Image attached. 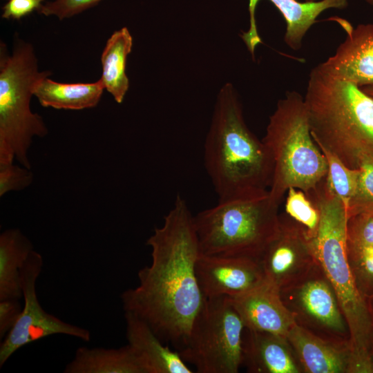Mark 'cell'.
Returning <instances> with one entry per match:
<instances>
[{"mask_svg":"<svg viewBox=\"0 0 373 373\" xmlns=\"http://www.w3.org/2000/svg\"><path fill=\"white\" fill-rule=\"evenodd\" d=\"M306 195L320 213L313 243L318 262L334 290L348 326L351 371L367 370L371 366L368 347L373 324L348 258L345 207L328 189L325 179Z\"/></svg>","mask_w":373,"mask_h":373,"instance_id":"cell-4","label":"cell"},{"mask_svg":"<svg viewBox=\"0 0 373 373\" xmlns=\"http://www.w3.org/2000/svg\"><path fill=\"white\" fill-rule=\"evenodd\" d=\"M280 294L298 325L350 349L347 324L334 290L319 264L304 280Z\"/></svg>","mask_w":373,"mask_h":373,"instance_id":"cell-9","label":"cell"},{"mask_svg":"<svg viewBox=\"0 0 373 373\" xmlns=\"http://www.w3.org/2000/svg\"><path fill=\"white\" fill-rule=\"evenodd\" d=\"M132 48L133 37L129 30L123 27L111 35L101 55L102 73L100 80L104 89L118 104L123 102L129 88L126 66Z\"/></svg>","mask_w":373,"mask_h":373,"instance_id":"cell-22","label":"cell"},{"mask_svg":"<svg viewBox=\"0 0 373 373\" xmlns=\"http://www.w3.org/2000/svg\"><path fill=\"white\" fill-rule=\"evenodd\" d=\"M259 262L265 278L280 291L304 280L319 264L307 230L287 213L280 214V229Z\"/></svg>","mask_w":373,"mask_h":373,"instance_id":"cell-11","label":"cell"},{"mask_svg":"<svg viewBox=\"0 0 373 373\" xmlns=\"http://www.w3.org/2000/svg\"><path fill=\"white\" fill-rule=\"evenodd\" d=\"M242 365L255 373L303 372L287 338L246 328L243 334Z\"/></svg>","mask_w":373,"mask_h":373,"instance_id":"cell-16","label":"cell"},{"mask_svg":"<svg viewBox=\"0 0 373 373\" xmlns=\"http://www.w3.org/2000/svg\"><path fill=\"white\" fill-rule=\"evenodd\" d=\"M64 373H146L137 353L128 345L119 348L79 347Z\"/></svg>","mask_w":373,"mask_h":373,"instance_id":"cell-19","label":"cell"},{"mask_svg":"<svg viewBox=\"0 0 373 373\" xmlns=\"http://www.w3.org/2000/svg\"><path fill=\"white\" fill-rule=\"evenodd\" d=\"M361 88L367 95L373 97V84L364 86L361 87Z\"/></svg>","mask_w":373,"mask_h":373,"instance_id":"cell-32","label":"cell"},{"mask_svg":"<svg viewBox=\"0 0 373 373\" xmlns=\"http://www.w3.org/2000/svg\"><path fill=\"white\" fill-rule=\"evenodd\" d=\"M104 90L100 79L90 83H61L50 79L48 76L37 83L34 96L44 107L82 110L96 106Z\"/></svg>","mask_w":373,"mask_h":373,"instance_id":"cell-21","label":"cell"},{"mask_svg":"<svg viewBox=\"0 0 373 373\" xmlns=\"http://www.w3.org/2000/svg\"><path fill=\"white\" fill-rule=\"evenodd\" d=\"M128 344L142 361L146 373H193L180 353L164 345L151 327L136 315L124 312Z\"/></svg>","mask_w":373,"mask_h":373,"instance_id":"cell-18","label":"cell"},{"mask_svg":"<svg viewBox=\"0 0 373 373\" xmlns=\"http://www.w3.org/2000/svg\"><path fill=\"white\" fill-rule=\"evenodd\" d=\"M259 1L249 0V27L247 31L242 32L241 35L252 57H254L256 47L262 42L255 19V10ZM269 1L283 16L286 22L284 40L294 50L301 48L306 33L321 12L329 8L343 9L348 4V0H321L313 2H300L298 0Z\"/></svg>","mask_w":373,"mask_h":373,"instance_id":"cell-15","label":"cell"},{"mask_svg":"<svg viewBox=\"0 0 373 373\" xmlns=\"http://www.w3.org/2000/svg\"><path fill=\"white\" fill-rule=\"evenodd\" d=\"M196 275L205 298L242 295L260 284L265 274L258 260L200 254Z\"/></svg>","mask_w":373,"mask_h":373,"instance_id":"cell-12","label":"cell"},{"mask_svg":"<svg viewBox=\"0 0 373 373\" xmlns=\"http://www.w3.org/2000/svg\"><path fill=\"white\" fill-rule=\"evenodd\" d=\"M346 235L347 247H373V211L347 216Z\"/></svg>","mask_w":373,"mask_h":373,"instance_id":"cell-26","label":"cell"},{"mask_svg":"<svg viewBox=\"0 0 373 373\" xmlns=\"http://www.w3.org/2000/svg\"><path fill=\"white\" fill-rule=\"evenodd\" d=\"M287 339L303 372H350L348 347L325 340L297 324L289 331Z\"/></svg>","mask_w":373,"mask_h":373,"instance_id":"cell-17","label":"cell"},{"mask_svg":"<svg viewBox=\"0 0 373 373\" xmlns=\"http://www.w3.org/2000/svg\"><path fill=\"white\" fill-rule=\"evenodd\" d=\"M245 323L227 296L205 298L179 352L199 373H237L242 364Z\"/></svg>","mask_w":373,"mask_h":373,"instance_id":"cell-8","label":"cell"},{"mask_svg":"<svg viewBox=\"0 0 373 373\" xmlns=\"http://www.w3.org/2000/svg\"><path fill=\"white\" fill-rule=\"evenodd\" d=\"M358 169L356 191L347 209V216L361 211H373V157L362 158Z\"/></svg>","mask_w":373,"mask_h":373,"instance_id":"cell-25","label":"cell"},{"mask_svg":"<svg viewBox=\"0 0 373 373\" xmlns=\"http://www.w3.org/2000/svg\"><path fill=\"white\" fill-rule=\"evenodd\" d=\"M316 144L327 163L328 170L325 178L326 185L343 202L347 211L356 191L359 170L348 167L332 152L321 144Z\"/></svg>","mask_w":373,"mask_h":373,"instance_id":"cell-23","label":"cell"},{"mask_svg":"<svg viewBox=\"0 0 373 373\" xmlns=\"http://www.w3.org/2000/svg\"><path fill=\"white\" fill-rule=\"evenodd\" d=\"M30 169L13 163L0 164V196L12 191H20L29 186L33 181Z\"/></svg>","mask_w":373,"mask_h":373,"instance_id":"cell-27","label":"cell"},{"mask_svg":"<svg viewBox=\"0 0 373 373\" xmlns=\"http://www.w3.org/2000/svg\"><path fill=\"white\" fill-rule=\"evenodd\" d=\"M23 308L17 299L0 300V338L3 339L17 323Z\"/></svg>","mask_w":373,"mask_h":373,"instance_id":"cell-30","label":"cell"},{"mask_svg":"<svg viewBox=\"0 0 373 373\" xmlns=\"http://www.w3.org/2000/svg\"><path fill=\"white\" fill-rule=\"evenodd\" d=\"M347 36L335 53L320 66L332 75L359 87L373 84V23L356 28L336 18Z\"/></svg>","mask_w":373,"mask_h":373,"instance_id":"cell-14","label":"cell"},{"mask_svg":"<svg viewBox=\"0 0 373 373\" xmlns=\"http://www.w3.org/2000/svg\"><path fill=\"white\" fill-rule=\"evenodd\" d=\"M230 298L246 329L287 338L296 324L278 288L266 279L249 291Z\"/></svg>","mask_w":373,"mask_h":373,"instance_id":"cell-13","label":"cell"},{"mask_svg":"<svg viewBox=\"0 0 373 373\" xmlns=\"http://www.w3.org/2000/svg\"><path fill=\"white\" fill-rule=\"evenodd\" d=\"M102 0H54L43 3L37 10L44 16H55L59 19L72 17L97 5Z\"/></svg>","mask_w":373,"mask_h":373,"instance_id":"cell-28","label":"cell"},{"mask_svg":"<svg viewBox=\"0 0 373 373\" xmlns=\"http://www.w3.org/2000/svg\"><path fill=\"white\" fill-rule=\"evenodd\" d=\"M285 209V213L302 225L309 236L314 238L318 231L320 213L306 194L300 189H288Z\"/></svg>","mask_w":373,"mask_h":373,"instance_id":"cell-24","label":"cell"},{"mask_svg":"<svg viewBox=\"0 0 373 373\" xmlns=\"http://www.w3.org/2000/svg\"><path fill=\"white\" fill-rule=\"evenodd\" d=\"M31 241L19 229L0 235V300L23 297L21 269L32 252Z\"/></svg>","mask_w":373,"mask_h":373,"instance_id":"cell-20","label":"cell"},{"mask_svg":"<svg viewBox=\"0 0 373 373\" xmlns=\"http://www.w3.org/2000/svg\"><path fill=\"white\" fill-rule=\"evenodd\" d=\"M370 5L373 6V0H365Z\"/></svg>","mask_w":373,"mask_h":373,"instance_id":"cell-33","label":"cell"},{"mask_svg":"<svg viewBox=\"0 0 373 373\" xmlns=\"http://www.w3.org/2000/svg\"><path fill=\"white\" fill-rule=\"evenodd\" d=\"M204 163L218 200L267 189L272 164L262 140L247 126L239 94L230 82L219 90L204 144Z\"/></svg>","mask_w":373,"mask_h":373,"instance_id":"cell-2","label":"cell"},{"mask_svg":"<svg viewBox=\"0 0 373 373\" xmlns=\"http://www.w3.org/2000/svg\"><path fill=\"white\" fill-rule=\"evenodd\" d=\"M314 142L348 167L373 157V97L320 64L310 72L304 97Z\"/></svg>","mask_w":373,"mask_h":373,"instance_id":"cell-3","label":"cell"},{"mask_svg":"<svg viewBox=\"0 0 373 373\" xmlns=\"http://www.w3.org/2000/svg\"><path fill=\"white\" fill-rule=\"evenodd\" d=\"M43 265L42 256L33 250L21 267L24 306L15 326L1 343V367L22 347L51 335H68L85 342L90 340L88 329L63 321L41 307L37 297L36 284Z\"/></svg>","mask_w":373,"mask_h":373,"instance_id":"cell-10","label":"cell"},{"mask_svg":"<svg viewBox=\"0 0 373 373\" xmlns=\"http://www.w3.org/2000/svg\"><path fill=\"white\" fill-rule=\"evenodd\" d=\"M278 207L268 189L218 200L193 217L201 254L259 260L279 232Z\"/></svg>","mask_w":373,"mask_h":373,"instance_id":"cell-5","label":"cell"},{"mask_svg":"<svg viewBox=\"0 0 373 373\" xmlns=\"http://www.w3.org/2000/svg\"><path fill=\"white\" fill-rule=\"evenodd\" d=\"M50 75L39 71L32 44L15 36L12 51L0 44V164L30 169L28 151L35 137L48 134L43 118L32 111L30 100L37 83Z\"/></svg>","mask_w":373,"mask_h":373,"instance_id":"cell-7","label":"cell"},{"mask_svg":"<svg viewBox=\"0 0 373 373\" xmlns=\"http://www.w3.org/2000/svg\"><path fill=\"white\" fill-rule=\"evenodd\" d=\"M44 0H8L3 6L2 18L19 19L38 10L43 4Z\"/></svg>","mask_w":373,"mask_h":373,"instance_id":"cell-31","label":"cell"},{"mask_svg":"<svg viewBox=\"0 0 373 373\" xmlns=\"http://www.w3.org/2000/svg\"><path fill=\"white\" fill-rule=\"evenodd\" d=\"M272 164L269 193L280 205L290 187L305 194L327 175V160L310 131L304 97L287 91L269 117L262 140Z\"/></svg>","mask_w":373,"mask_h":373,"instance_id":"cell-6","label":"cell"},{"mask_svg":"<svg viewBox=\"0 0 373 373\" xmlns=\"http://www.w3.org/2000/svg\"><path fill=\"white\" fill-rule=\"evenodd\" d=\"M193 217L178 195L163 224L146 240L151 263L138 271V285L120 296L124 312L136 315L162 341L180 349L205 300L196 275L201 252Z\"/></svg>","mask_w":373,"mask_h":373,"instance_id":"cell-1","label":"cell"},{"mask_svg":"<svg viewBox=\"0 0 373 373\" xmlns=\"http://www.w3.org/2000/svg\"><path fill=\"white\" fill-rule=\"evenodd\" d=\"M347 255L352 271L360 269L361 273L373 278V247H347Z\"/></svg>","mask_w":373,"mask_h":373,"instance_id":"cell-29","label":"cell"},{"mask_svg":"<svg viewBox=\"0 0 373 373\" xmlns=\"http://www.w3.org/2000/svg\"><path fill=\"white\" fill-rule=\"evenodd\" d=\"M315 1L316 0H304L305 2H313V1Z\"/></svg>","mask_w":373,"mask_h":373,"instance_id":"cell-34","label":"cell"}]
</instances>
